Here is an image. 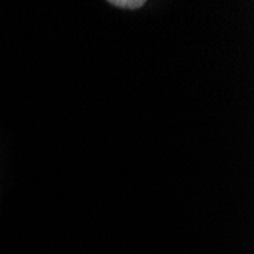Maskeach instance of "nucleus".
<instances>
[{"label":"nucleus","instance_id":"f257e3e1","mask_svg":"<svg viewBox=\"0 0 254 254\" xmlns=\"http://www.w3.org/2000/svg\"><path fill=\"white\" fill-rule=\"evenodd\" d=\"M145 3H146L145 0H110L108 2V5L125 8V9H137V8H142Z\"/></svg>","mask_w":254,"mask_h":254}]
</instances>
